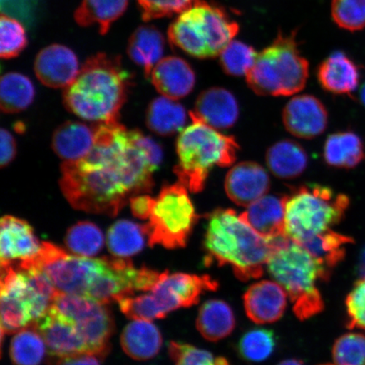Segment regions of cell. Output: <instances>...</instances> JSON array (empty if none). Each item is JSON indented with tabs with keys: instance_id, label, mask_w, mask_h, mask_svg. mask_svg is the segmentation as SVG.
<instances>
[{
	"instance_id": "obj_1",
	"label": "cell",
	"mask_w": 365,
	"mask_h": 365,
	"mask_svg": "<svg viewBox=\"0 0 365 365\" xmlns=\"http://www.w3.org/2000/svg\"><path fill=\"white\" fill-rule=\"evenodd\" d=\"M162 160V148L140 130L120 122L98 125L91 152L61 164L59 185L73 208L115 217L132 197L152 192Z\"/></svg>"
},
{
	"instance_id": "obj_2",
	"label": "cell",
	"mask_w": 365,
	"mask_h": 365,
	"mask_svg": "<svg viewBox=\"0 0 365 365\" xmlns=\"http://www.w3.org/2000/svg\"><path fill=\"white\" fill-rule=\"evenodd\" d=\"M130 80L120 57L96 54L84 63L74 81L63 89V105L68 112L91 124L120 122Z\"/></svg>"
},
{
	"instance_id": "obj_3",
	"label": "cell",
	"mask_w": 365,
	"mask_h": 365,
	"mask_svg": "<svg viewBox=\"0 0 365 365\" xmlns=\"http://www.w3.org/2000/svg\"><path fill=\"white\" fill-rule=\"evenodd\" d=\"M207 219L205 264L230 266L242 281L261 277L271 254V240L259 235L234 210L217 209Z\"/></svg>"
},
{
	"instance_id": "obj_4",
	"label": "cell",
	"mask_w": 365,
	"mask_h": 365,
	"mask_svg": "<svg viewBox=\"0 0 365 365\" xmlns=\"http://www.w3.org/2000/svg\"><path fill=\"white\" fill-rule=\"evenodd\" d=\"M272 251L267 267L290 297L296 317L307 319L324 309L317 282L326 281L331 273L302 245L289 237L271 240Z\"/></svg>"
},
{
	"instance_id": "obj_5",
	"label": "cell",
	"mask_w": 365,
	"mask_h": 365,
	"mask_svg": "<svg viewBox=\"0 0 365 365\" xmlns=\"http://www.w3.org/2000/svg\"><path fill=\"white\" fill-rule=\"evenodd\" d=\"M191 120L192 124L178 137V163L173 172L190 192L199 193L205 188L210 171L215 166L232 165L240 148L235 137L223 135L197 118Z\"/></svg>"
},
{
	"instance_id": "obj_6",
	"label": "cell",
	"mask_w": 365,
	"mask_h": 365,
	"mask_svg": "<svg viewBox=\"0 0 365 365\" xmlns=\"http://www.w3.org/2000/svg\"><path fill=\"white\" fill-rule=\"evenodd\" d=\"M239 31L238 22L225 9L195 0L168 27V36L173 46L190 56L209 58L220 56Z\"/></svg>"
},
{
	"instance_id": "obj_7",
	"label": "cell",
	"mask_w": 365,
	"mask_h": 365,
	"mask_svg": "<svg viewBox=\"0 0 365 365\" xmlns=\"http://www.w3.org/2000/svg\"><path fill=\"white\" fill-rule=\"evenodd\" d=\"M246 81L255 93L287 97L299 93L307 85L309 63L299 52L296 33L278 34L273 43L258 53Z\"/></svg>"
},
{
	"instance_id": "obj_8",
	"label": "cell",
	"mask_w": 365,
	"mask_h": 365,
	"mask_svg": "<svg viewBox=\"0 0 365 365\" xmlns=\"http://www.w3.org/2000/svg\"><path fill=\"white\" fill-rule=\"evenodd\" d=\"M349 202L348 196L336 194L326 186L299 187L287 196V236L297 243L304 244L331 230L344 218Z\"/></svg>"
},
{
	"instance_id": "obj_9",
	"label": "cell",
	"mask_w": 365,
	"mask_h": 365,
	"mask_svg": "<svg viewBox=\"0 0 365 365\" xmlns=\"http://www.w3.org/2000/svg\"><path fill=\"white\" fill-rule=\"evenodd\" d=\"M217 287V282L209 276L166 271L150 293L123 297L118 303L127 317L152 322L173 310L192 307L205 292L215 291Z\"/></svg>"
},
{
	"instance_id": "obj_10",
	"label": "cell",
	"mask_w": 365,
	"mask_h": 365,
	"mask_svg": "<svg viewBox=\"0 0 365 365\" xmlns=\"http://www.w3.org/2000/svg\"><path fill=\"white\" fill-rule=\"evenodd\" d=\"M198 219L184 185L177 182L163 186L145 225L149 245H162L171 250L185 247Z\"/></svg>"
},
{
	"instance_id": "obj_11",
	"label": "cell",
	"mask_w": 365,
	"mask_h": 365,
	"mask_svg": "<svg viewBox=\"0 0 365 365\" xmlns=\"http://www.w3.org/2000/svg\"><path fill=\"white\" fill-rule=\"evenodd\" d=\"M104 266V257L73 255L49 242H43L34 258L16 264L20 269L36 268L43 272L59 293L83 297L88 295Z\"/></svg>"
},
{
	"instance_id": "obj_12",
	"label": "cell",
	"mask_w": 365,
	"mask_h": 365,
	"mask_svg": "<svg viewBox=\"0 0 365 365\" xmlns=\"http://www.w3.org/2000/svg\"><path fill=\"white\" fill-rule=\"evenodd\" d=\"M1 331L13 334L34 326L53 299L40 292L21 269L1 267Z\"/></svg>"
},
{
	"instance_id": "obj_13",
	"label": "cell",
	"mask_w": 365,
	"mask_h": 365,
	"mask_svg": "<svg viewBox=\"0 0 365 365\" xmlns=\"http://www.w3.org/2000/svg\"><path fill=\"white\" fill-rule=\"evenodd\" d=\"M53 305L75 322L90 354L101 359L108 354L114 321L107 304L83 296L58 293Z\"/></svg>"
},
{
	"instance_id": "obj_14",
	"label": "cell",
	"mask_w": 365,
	"mask_h": 365,
	"mask_svg": "<svg viewBox=\"0 0 365 365\" xmlns=\"http://www.w3.org/2000/svg\"><path fill=\"white\" fill-rule=\"evenodd\" d=\"M34 326L42 335L48 352L53 357L90 354L75 322L54 305Z\"/></svg>"
},
{
	"instance_id": "obj_15",
	"label": "cell",
	"mask_w": 365,
	"mask_h": 365,
	"mask_svg": "<svg viewBox=\"0 0 365 365\" xmlns=\"http://www.w3.org/2000/svg\"><path fill=\"white\" fill-rule=\"evenodd\" d=\"M80 70L76 54L61 44L41 50L34 62L36 78L50 88L65 89L74 81Z\"/></svg>"
},
{
	"instance_id": "obj_16",
	"label": "cell",
	"mask_w": 365,
	"mask_h": 365,
	"mask_svg": "<svg viewBox=\"0 0 365 365\" xmlns=\"http://www.w3.org/2000/svg\"><path fill=\"white\" fill-rule=\"evenodd\" d=\"M282 120L290 134L301 139H312L325 131L328 113L318 98L312 95H300L287 103Z\"/></svg>"
},
{
	"instance_id": "obj_17",
	"label": "cell",
	"mask_w": 365,
	"mask_h": 365,
	"mask_svg": "<svg viewBox=\"0 0 365 365\" xmlns=\"http://www.w3.org/2000/svg\"><path fill=\"white\" fill-rule=\"evenodd\" d=\"M42 248L29 222L16 217L4 216L0 222L1 267L33 259Z\"/></svg>"
},
{
	"instance_id": "obj_18",
	"label": "cell",
	"mask_w": 365,
	"mask_h": 365,
	"mask_svg": "<svg viewBox=\"0 0 365 365\" xmlns=\"http://www.w3.org/2000/svg\"><path fill=\"white\" fill-rule=\"evenodd\" d=\"M225 188L232 202L247 207L268 193L270 178L259 164L242 162L227 173Z\"/></svg>"
},
{
	"instance_id": "obj_19",
	"label": "cell",
	"mask_w": 365,
	"mask_h": 365,
	"mask_svg": "<svg viewBox=\"0 0 365 365\" xmlns=\"http://www.w3.org/2000/svg\"><path fill=\"white\" fill-rule=\"evenodd\" d=\"M287 296L284 287L277 282H257L250 286L244 295L246 314L255 323L275 322L285 312Z\"/></svg>"
},
{
	"instance_id": "obj_20",
	"label": "cell",
	"mask_w": 365,
	"mask_h": 365,
	"mask_svg": "<svg viewBox=\"0 0 365 365\" xmlns=\"http://www.w3.org/2000/svg\"><path fill=\"white\" fill-rule=\"evenodd\" d=\"M239 113V105L235 96L227 89L213 88L200 94L190 115L214 129L222 130L234 126Z\"/></svg>"
},
{
	"instance_id": "obj_21",
	"label": "cell",
	"mask_w": 365,
	"mask_h": 365,
	"mask_svg": "<svg viewBox=\"0 0 365 365\" xmlns=\"http://www.w3.org/2000/svg\"><path fill=\"white\" fill-rule=\"evenodd\" d=\"M287 196L264 195L247 207L240 217L267 240L286 236Z\"/></svg>"
},
{
	"instance_id": "obj_22",
	"label": "cell",
	"mask_w": 365,
	"mask_h": 365,
	"mask_svg": "<svg viewBox=\"0 0 365 365\" xmlns=\"http://www.w3.org/2000/svg\"><path fill=\"white\" fill-rule=\"evenodd\" d=\"M150 77L160 94L173 100L186 97L195 84L192 67L185 59L175 56L163 58Z\"/></svg>"
},
{
	"instance_id": "obj_23",
	"label": "cell",
	"mask_w": 365,
	"mask_h": 365,
	"mask_svg": "<svg viewBox=\"0 0 365 365\" xmlns=\"http://www.w3.org/2000/svg\"><path fill=\"white\" fill-rule=\"evenodd\" d=\"M98 125L67 121L53 135L52 148L63 162H74L86 156L93 148Z\"/></svg>"
},
{
	"instance_id": "obj_24",
	"label": "cell",
	"mask_w": 365,
	"mask_h": 365,
	"mask_svg": "<svg viewBox=\"0 0 365 365\" xmlns=\"http://www.w3.org/2000/svg\"><path fill=\"white\" fill-rule=\"evenodd\" d=\"M317 75L322 88L333 94L350 95L359 84L358 66L341 51L331 53L324 61L318 68Z\"/></svg>"
},
{
	"instance_id": "obj_25",
	"label": "cell",
	"mask_w": 365,
	"mask_h": 365,
	"mask_svg": "<svg viewBox=\"0 0 365 365\" xmlns=\"http://www.w3.org/2000/svg\"><path fill=\"white\" fill-rule=\"evenodd\" d=\"M120 341L125 353L139 361L156 357L163 345L161 332L153 323L145 319H135L128 324Z\"/></svg>"
},
{
	"instance_id": "obj_26",
	"label": "cell",
	"mask_w": 365,
	"mask_h": 365,
	"mask_svg": "<svg viewBox=\"0 0 365 365\" xmlns=\"http://www.w3.org/2000/svg\"><path fill=\"white\" fill-rule=\"evenodd\" d=\"M164 48L165 39L156 26H140L130 36L127 53L132 61L144 68L148 78L154 66L163 58Z\"/></svg>"
},
{
	"instance_id": "obj_27",
	"label": "cell",
	"mask_w": 365,
	"mask_h": 365,
	"mask_svg": "<svg viewBox=\"0 0 365 365\" xmlns=\"http://www.w3.org/2000/svg\"><path fill=\"white\" fill-rule=\"evenodd\" d=\"M186 120L185 107L177 100L164 96L150 102L145 117L149 130L160 136H171L181 132Z\"/></svg>"
},
{
	"instance_id": "obj_28",
	"label": "cell",
	"mask_w": 365,
	"mask_h": 365,
	"mask_svg": "<svg viewBox=\"0 0 365 365\" xmlns=\"http://www.w3.org/2000/svg\"><path fill=\"white\" fill-rule=\"evenodd\" d=\"M236 325L232 309L225 301L212 299L200 309L196 327L204 339L217 341L225 339Z\"/></svg>"
},
{
	"instance_id": "obj_29",
	"label": "cell",
	"mask_w": 365,
	"mask_h": 365,
	"mask_svg": "<svg viewBox=\"0 0 365 365\" xmlns=\"http://www.w3.org/2000/svg\"><path fill=\"white\" fill-rule=\"evenodd\" d=\"M129 0H82L74 18L80 26L98 25L99 34L105 35L114 21L126 11Z\"/></svg>"
},
{
	"instance_id": "obj_30",
	"label": "cell",
	"mask_w": 365,
	"mask_h": 365,
	"mask_svg": "<svg viewBox=\"0 0 365 365\" xmlns=\"http://www.w3.org/2000/svg\"><path fill=\"white\" fill-rule=\"evenodd\" d=\"M324 158L328 165L339 168H354L365 159L361 138L354 132H339L328 137Z\"/></svg>"
},
{
	"instance_id": "obj_31",
	"label": "cell",
	"mask_w": 365,
	"mask_h": 365,
	"mask_svg": "<svg viewBox=\"0 0 365 365\" xmlns=\"http://www.w3.org/2000/svg\"><path fill=\"white\" fill-rule=\"evenodd\" d=\"M267 163L277 177L293 179L307 167L308 157L301 145L289 140L274 144L267 153Z\"/></svg>"
},
{
	"instance_id": "obj_32",
	"label": "cell",
	"mask_w": 365,
	"mask_h": 365,
	"mask_svg": "<svg viewBox=\"0 0 365 365\" xmlns=\"http://www.w3.org/2000/svg\"><path fill=\"white\" fill-rule=\"evenodd\" d=\"M148 238L145 225L130 220H118L109 227L107 245L113 257L129 258L145 247Z\"/></svg>"
},
{
	"instance_id": "obj_33",
	"label": "cell",
	"mask_w": 365,
	"mask_h": 365,
	"mask_svg": "<svg viewBox=\"0 0 365 365\" xmlns=\"http://www.w3.org/2000/svg\"><path fill=\"white\" fill-rule=\"evenodd\" d=\"M35 88L29 77L21 73L4 74L0 81V108L4 113L26 110L33 103Z\"/></svg>"
},
{
	"instance_id": "obj_34",
	"label": "cell",
	"mask_w": 365,
	"mask_h": 365,
	"mask_svg": "<svg viewBox=\"0 0 365 365\" xmlns=\"http://www.w3.org/2000/svg\"><path fill=\"white\" fill-rule=\"evenodd\" d=\"M351 243H353V239L350 237L329 230L300 245L331 273L333 268L344 259L346 246Z\"/></svg>"
},
{
	"instance_id": "obj_35",
	"label": "cell",
	"mask_w": 365,
	"mask_h": 365,
	"mask_svg": "<svg viewBox=\"0 0 365 365\" xmlns=\"http://www.w3.org/2000/svg\"><path fill=\"white\" fill-rule=\"evenodd\" d=\"M45 341L40 332L31 326L16 333L11 342L10 355L16 365H39L45 357Z\"/></svg>"
},
{
	"instance_id": "obj_36",
	"label": "cell",
	"mask_w": 365,
	"mask_h": 365,
	"mask_svg": "<svg viewBox=\"0 0 365 365\" xmlns=\"http://www.w3.org/2000/svg\"><path fill=\"white\" fill-rule=\"evenodd\" d=\"M66 244L72 253L79 257H93L102 250L104 236L94 223L82 221L68 228Z\"/></svg>"
},
{
	"instance_id": "obj_37",
	"label": "cell",
	"mask_w": 365,
	"mask_h": 365,
	"mask_svg": "<svg viewBox=\"0 0 365 365\" xmlns=\"http://www.w3.org/2000/svg\"><path fill=\"white\" fill-rule=\"evenodd\" d=\"M258 53L254 48L240 41L232 40L220 53V63L226 74L246 76L253 67Z\"/></svg>"
},
{
	"instance_id": "obj_38",
	"label": "cell",
	"mask_w": 365,
	"mask_h": 365,
	"mask_svg": "<svg viewBox=\"0 0 365 365\" xmlns=\"http://www.w3.org/2000/svg\"><path fill=\"white\" fill-rule=\"evenodd\" d=\"M24 26L14 18L1 14L0 17V56L4 59L16 58L27 46Z\"/></svg>"
},
{
	"instance_id": "obj_39",
	"label": "cell",
	"mask_w": 365,
	"mask_h": 365,
	"mask_svg": "<svg viewBox=\"0 0 365 365\" xmlns=\"http://www.w3.org/2000/svg\"><path fill=\"white\" fill-rule=\"evenodd\" d=\"M276 346V339L272 331L255 329L250 331L242 337L240 353L245 359L261 362L270 357Z\"/></svg>"
},
{
	"instance_id": "obj_40",
	"label": "cell",
	"mask_w": 365,
	"mask_h": 365,
	"mask_svg": "<svg viewBox=\"0 0 365 365\" xmlns=\"http://www.w3.org/2000/svg\"><path fill=\"white\" fill-rule=\"evenodd\" d=\"M331 16L342 29L363 30L365 29V0H332Z\"/></svg>"
},
{
	"instance_id": "obj_41",
	"label": "cell",
	"mask_w": 365,
	"mask_h": 365,
	"mask_svg": "<svg viewBox=\"0 0 365 365\" xmlns=\"http://www.w3.org/2000/svg\"><path fill=\"white\" fill-rule=\"evenodd\" d=\"M332 357L336 365H365V336L359 333L341 336L333 346Z\"/></svg>"
},
{
	"instance_id": "obj_42",
	"label": "cell",
	"mask_w": 365,
	"mask_h": 365,
	"mask_svg": "<svg viewBox=\"0 0 365 365\" xmlns=\"http://www.w3.org/2000/svg\"><path fill=\"white\" fill-rule=\"evenodd\" d=\"M168 351L175 365H230L225 358L181 342L171 341Z\"/></svg>"
},
{
	"instance_id": "obj_43",
	"label": "cell",
	"mask_w": 365,
	"mask_h": 365,
	"mask_svg": "<svg viewBox=\"0 0 365 365\" xmlns=\"http://www.w3.org/2000/svg\"><path fill=\"white\" fill-rule=\"evenodd\" d=\"M195 0H137L143 21L170 17L188 9Z\"/></svg>"
},
{
	"instance_id": "obj_44",
	"label": "cell",
	"mask_w": 365,
	"mask_h": 365,
	"mask_svg": "<svg viewBox=\"0 0 365 365\" xmlns=\"http://www.w3.org/2000/svg\"><path fill=\"white\" fill-rule=\"evenodd\" d=\"M349 329L365 330V277L354 284L346 299Z\"/></svg>"
},
{
	"instance_id": "obj_45",
	"label": "cell",
	"mask_w": 365,
	"mask_h": 365,
	"mask_svg": "<svg viewBox=\"0 0 365 365\" xmlns=\"http://www.w3.org/2000/svg\"><path fill=\"white\" fill-rule=\"evenodd\" d=\"M16 155V140L10 131L1 129L0 131V165L4 168L10 164Z\"/></svg>"
},
{
	"instance_id": "obj_46",
	"label": "cell",
	"mask_w": 365,
	"mask_h": 365,
	"mask_svg": "<svg viewBox=\"0 0 365 365\" xmlns=\"http://www.w3.org/2000/svg\"><path fill=\"white\" fill-rule=\"evenodd\" d=\"M155 200L148 194L134 196L130 200L132 214L141 220H147L152 215Z\"/></svg>"
},
{
	"instance_id": "obj_47",
	"label": "cell",
	"mask_w": 365,
	"mask_h": 365,
	"mask_svg": "<svg viewBox=\"0 0 365 365\" xmlns=\"http://www.w3.org/2000/svg\"><path fill=\"white\" fill-rule=\"evenodd\" d=\"M56 365H101V358L91 354H79L58 358Z\"/></svg>"
},
{
	"instance_id": "obj_48",
	"label": "cell",
	"mask_w": 365,
	"mask_h": 365,
	"mask_svg": "<svg viewBox=\"0 0 365 365\" xmlns=\"http://www.w3.org/2000/svg\"><path fill=\"white\" fill-rule=\"evenodd\" d=\"M359 272L361 277H365V249L363 251L361 257H360L359 263Z\"/></svg>"
},
{
	"instance_id": "obj_49",
	"label": "cell",
	"mask_w": 365,
	"mask_h": 365,
	"mask_svg": "<svg viewBox=\"0 0 365 365\" xmlns=\"http://www.w3.org/2000/svg\"><path fill=\"white\" fill-rule=\"evenodd\" d=\"M277 365H304L302 362L296 359H287Z\"/></svg>"
},
{
	"instance_id": "obj_50",
	"label": "cell",
	"mask_w": 365,
	"mask_h": 365,
	"mask_svg": "<svg viewBox=\"0 0 365 365\" xmlns=\"http://www.w3.org/2000/svg\"><path fill=\"white\" fill-rule=\"evenodd\" d=\"M360 97H361L362 103L365 106V85L364 86V88L361 91V95H360Z\"/></svg>"
},
{
	"instance_id": "obj_51",
	"label": "cell",
	"mask_w": 365,
	"mask_h": 365,
	"mask_svg": "<svg viewBox=\"0 0 365 365\" xmlns=\"http://www.w3.org/2000/svg\"><path fill=\"white\" fill-rule=\"evenodd\" d=\"M322 365H333V364H322Z\"/></svg>"
}]
</instances>
